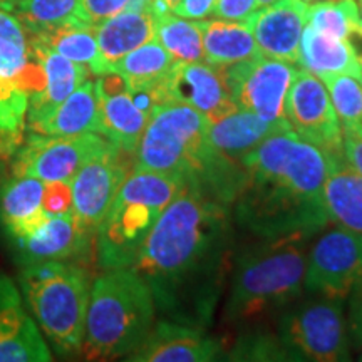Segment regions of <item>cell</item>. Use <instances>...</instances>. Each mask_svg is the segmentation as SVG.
Segmentation results:
<instances>
[{
  "label": "cell",
  "mask_w": 362,
  "mask_h": 362,
  "mask_svg": "<svg viewBox=\"0 0 362 362\" xmlns=\"http://www.w3.org/2000/svg\"><path fill=\"white\" fill-rule=\"evenodd\" d=\"M228 245L226 205L187 178L131 269L148 284L168 320L205 329L218 302Z\"/></svg>",
  "instance_id": "1"
},
{
  "label": "cell",
  "mask_w": 362,
  "mask_h": 362,
  "mask_svg": "<svg viewBox=\"0 0 362 362\" xmlns=\"http://www.w3.org/2000/svg\"><path fill=\"white\" fill-rule=\"evenodd\" d=\"M151 288L133 269H111L90 285L81 354L89 361L128 356L155 325Z\"/></svg>",
  "instance_id": "2"
},
{
  "label": "cell",
  "mask_w": 362,
  "mask_h": 362,
  "mask_svg": "<svg viewBox=\"0 0 362 362\" xmlns=\"http://www.w3.org/2000/svg\"><path fill=\"white\" fill-rule=\"evenodd\" d=\"M305 237L262 240L237 259L225 319L243 322L291 304L304 291Z\"/></svg>",
  "instance_id": "3"
},
{
  "label": "cell",
  "mask_w": 362,
  "mask_h": 362,
  "mask_svg": "<svg viewBox=\"0 0 362 362\" xmlns=\"http://www.w3.org/2000/svg\"><path fill=\"white\" fill-rule=\"evenodd\" d=\"M187 175L136 171L121 185L98 228V260L103 269H131L161 211L178 197Z\"/></svg>",
  "instance_id": "4"
},
{
  "label": "cell",
  "mask_w": 362,
  "mask_h": 362,
  "mask_svg": "<svg viewBox=\"0 0 362 362\" xmlns=\"http://www.w3.org/2000/svg\"><path fill=\"white\" fill-rule=\"evenodd\" d=\"M19 285L33 319L54 351L78 354L93 285L88 272L72 262H39L24 265Z\"/></svg>",
  "instance_id": "5"
},
{
  "label": "cell",
  "mask_w": 362,
  "mask_h": 362,
  "mask_svg": "<svg viewBox=\"0 0 362 362\" xmlns=\"http://www.w3.org/2000/svg\"><path fill=\"white\" fill-rule=\"evenodd\" d=\"M235 202L238 223L262 240L309 238L329 223L322 200L264 176L247 173Z\"/></svg>",
  "instance_id": "6"
},
{
  "label": "cell",
  "mask_w": 362,
  "mask_h": 362,
  "mask_svg": "<svg viewBox=\"0 0 362 362\" xmlns=\"http://www.w3.org/2000/svg\"><path fill=\"white\" fill-rule=\"evenodd\" d=\"M208 126V117L187 104L158 107L133 153V170L194 173L210 149Z\"/></svg>",
  "instance_id": "7"
},
{
  "label": "cell",
  "mask_w": 362,
  "mask_h": 362,
  "mask_svg": "<svg viewBox=\"0 0 362 362\" xmlns=\"http://www.w3.org/2000/svg\"><path fill=\"white\" fill-rule=\"evenodd\" d=\"M336 161L341 160L288 128L269 136L240 163L247 173L280 181L305 197L322 200L324 183Z\"/></svg>",
  "instance_id": "8"
},
{
  "label": "cell",
  "mask_w": 362,
  "mask_h": 362,
  "mask_svg": "<svg viewBox=\"0 0 362 362\" xmlns=\"http://www.w3.org/2000/svg\"><path fill=\"white\" fill-rule=\"evenodd\" d=\"M279 336L300 361L341 362L351 359V341L342 302L319 297L288 310Z\"/></svg>",
  "instance_id": "9"
},
{
  "label": "cell",
  "mask_w": 362,
  "mask_h": 362,
  "mask_svg": "<svg viewBox=\"0 0 362 362\" xmlns=\"http://www.w3.org/2000/svg\"><path fill=\"white\" fill-rule=\"evenodd\" d=\"M218 71L238 107L270 123L287 121L285 99L298 71L296 64L259 56Z\"/></svg>",
  "instance_id": "10"
},
{
  "label": "cell",
  "mask_w": 362,
  "mask_h": 362,
  "mask_svg": "<svg viewBox=\"0 0 362 362\" xmlns=\"http://www.w3.org/2000/svg\"><path fill=\"white\" fill-rule=\"evenodd\" d=\"M362 275V235L337 226L325 232L307 257L304 288L344 302Z\"/></svg>",
  "instance_id": "11"
},
{
  "label": "cell",
  "mask_w": 362,
  "mask_h": 362,
  "mask_svg": "<svg viewBox=\"0 0 362 362\" xmlns=\"http://www.w3.org/2000/svg\"><path fill=\"white\" fill-rule=\"evenodd\" d=\"M111 141L99 133L74 136H44L30 133L17 153L12 173L34 176L44 183L72 181L90 158L107 148Z\"/></svg>",
  "instance_id": "12"
},
{
  "label": "cell",
  "mask_w": 362,
  "mask_h": 362,
  "mask_svg": "<svg viewBox=\"0 0 362 362\" xmlns=\"http://www.w3.org/2000/svg\"><path fill=\"white\" fill-rule=\"evenodd\" d=\"M285 119L298 136L332 158L344 160L342 124L327 89L315 74L297 71L285 99Z\"/></svg>",
  "instance_id": "13"
},
{
  "label": "cell",
  "mask_w": 362,
  "mask_h": 362,
  "mask_svg": "<svg viewBox=\"0 0 362 362\" xmlns=\"http://www.w3.org/2000/svg\"><path fill=\"white\" fill-rule=\"evenodd\" d=\"M129 156L133 155L111 143L72 178V214L88 232L96 235L121 185L128 178Z\"/></svg>",
  "instance_id": "14"
},
{
  "label": "cell",
  "mask_w": 362,
  "mask_h": 362,
  "mask_svg": "<svg viewBox=\"0 0 362 362\" xmlns=\"http://www.w3.org/2000/svg\"><path fill=\"white\" fill-rule=\"evenodd\" d=\"M52 352L13 280L0 270V362H47Z\"/></svg>",
  "instance_id": "15"
},
{
  "label": "cell",
  "mask_w": 362,
  "mask_h": 362,
  "mask_svg": "<svg viewBox=\"0 0 362 362\" xmlns=\"http://www.w3.org/2000/svg\"><path fill=\"white\" fill-rule=\"evenodd\" d=\"M307 8L309 4L304 0H275L248 17L247 22L262 56L298 64Z\"/></svg>",
  "instance_id": "16"
},
{
  "label": "cell",
  "mask_w": 362,
  "mask_h": 362,
  "mask_svg": "<svg viewBox=\"0 0 362 362\" xmlns=\"http://www.w3.org/2000/svg\"><path fill=\"white\" fill-rule=\"evenodd\" d=\"M165 88L171 101L194 107L210 123L238 110L220 71L205 62H175L165 79Z\"/></svg>",
  "instance_id": "17"
},
{
  "label": "cell",
  "mask_w": 362,
  "mask_h": 362,
  "mask_svg": "<svg viewBox=\"0 0 362 362\" xmlns=\"http://www.w3.org/2000/svg\"><path fill=\"white\" fill-rule=\"evenodd\" d=\"M221 342L203 329L161 320L126 361L134 362H210L218 359Z\"/></svg>",
  "instance_id": "18"
},
{
  "label": "cell",
  "mask_w": 362,
  "mask_h": 362,
  "mask_svg": "<svg viewBox=\"0 0 362 362\" xmlns=\"http://www.w3.org/2000/svg\"><path fill=\"white\" fill-rule=\"evenodd\" d=\"M71 211L51 215L37 232L25 238H17V255L21 264H39V262H67L83 255L89 248L90 237Z\"/></svg>",
  "instance_id": "19"
},
{
  "label": "cell",
  "mask_w": 362,
  "mask_h": 362,
  "mask_svg": "<svg viewBox=\"0 0 362 362\" xmlns=\"http://www.w3.org/2000/svg\"><path fill=\"white\" fill-rule=\"evenodd\" d=\"M156 19V13L144 6L126 8L94 27L99 51L94 74L101 76L110 72L111 67L126 54L155 39Z\"/></svg>",
  "instance_id": "20"
},
{
  "label": "cell",
  "mask_w": 362,
  "mask_h": 362,
  "mask_svg": "<svg viewBox=\"0 0 362 362\" xmlns=\"http://www.w3.org/2000/svg\"><path fill=\"white\" fill-rule=\"evenodd\" d=\"M29 45L45 74L44 89L29 98L27 126H33L51 115L59 104L71 96L86 79H89V69L83 64L69 61L34 37H29Z\"/></svg>",
  "instance_id": "21"
},
{
  "label": "cell",
  "mask_w": 362,
  "mask_h": 362,
  "mask_svg": "<svg viewBox=\"0 0 362 362\" xmlns=\"http://www.w3.org/2000/svg\"><path fill=\"white\" fill-rule=\"evenodd\" d=\"M288 128L291 124L287 121L270 123L253 115L252 111L238 107L230 115L210 123L208 143L221 155L232 158L235 161H242L243 156L259 146L269 136Z\"/></svg>",
  "instance_id": "22"
},
{
  "label": "cell",
  "mask_w": 362,
  "mask_h": 362,
  "mask_svg": "<svg viewBox=\"0 0 362 362\" xmlns=\"http://www.w3.org/2000/svg\"><path fill=\"white\" fill-rule=\"evenodd\" d=\"M44 181L34 176H16L4 185L0 193V216L13 240L37 232L51 214L42 208Z\"/></svg>",
  "instance_id": "23"
},
{
  "label": "cell",
  "mask_w": 362,
  "mask_h": 362,
  "mask_svg": "<svg viewBox=\"0 0 362 362\" xmlns=\"http://www.w3.org/2000/svg\"><path fill=\"white\" fill-rule=\"evenodd\" d=\"M298 64L317 78L327 74H351L362 79L361 61L351 39L330 37L309 24L300 39Z\"/></svg>",
  "instance_id": "24"
},
{
  "label": "cell",
  "mask_w": 362,
  "mask_h": 362,
  "mask_svg": "<svg viewBox=\"0 0 362 362\" xmlns=\"http://www.w3.org/2000/svg\"><path fill=\"white\" fill-rule=\"evenodd\" d=\"M198 22L202 30L203 57L206 64L221 69L262 56L247 21L203 19Z\"/></svg>",
  "instance_id": "25"
},
{
  "label": "cell",
  "mask_w": 362,
  "mask_h": 362,
  "mask_svg": "<svg viewBox=\"0 0 362 362\" xmlns=\"http://www.w3.org/2000/svg\"><path fill=\"white\" fill-rule=\"evenodd\" d=\"M30 133L44 136H74L98 133L99 99L94 81L86 79L51 115L29 126Z\"/></svg>",
  "instance_id": "26"
},
{
  "label": "cell",
  "mask_w": 362,
  "mask_h": 362,
  "mask_svg": "<svg viewBox=\"0 0 362 362\" xmlns=\"http://www.w3.org/2000/svg\"><path fill=\"white\" fill-rule=\"evenodd\" d=\"M329 221L362 235V175L346 161H336L322 188Z\"/></svg>",
  "instance_id": "27"
},
{
  "label": "cell",
  "mask_w": 362,
  "mask_h": 362,
  "mask_svg": "<svg viewBox=\"0 0 362 362\" xmlns=\"http://www.w3.org/2000/svg\"><path fill=\"white\" fill-rule=\"evenodd\" d=\"M99 99V129L98 133L110 139L123 151L133 155L149 116L139 110L131 98L129 89L123 93L98 96Z\"/></svg>",
  "instance_id": "28"
},
{
  "label": "cell",
  "mask_w": 362,
  "mask_h": 362,
  "mask_svg": "<svg viewBox=\"0 0 362 362\" xmlns=\"http://www.w3.org/2000/svg\"><path fill=\"white\" fill-rule=\"evenodd\" d=\"M175 62L170 52L156 39H151L119 59L110 72L123 76L129 89H138L165 81Z\"/></svg>",
  "instance_id": "29"
},
{
  "label": "cell",
  "mask_w": 362,
  "mask_h": 362,
  "mask_svg": "<svg viewBox=\"0 0 362 362\" xmlns=\"http://www.w3.org/2000/svg\"><path fill=\"white\" fill-rule=\"evenodd\" d=\"M155 39L176 62H203V45L200 22L176 16L173 12L163 13L156 19Z\"/></svg>",
  "instance_id": "30"
},
{
  "label": "cell",
  "mask_w": 362,
  "mask_h": 362,
  "mask_svg": "<svg viewBox=\"0 0 362 362\" xmlns=\"http://www.w3.org/2000/svg\"><path fill=\"white\" fill-rule=\"evenodd\" d=\"M307 24L330 37L362 35V16L357 0H315L307 8Z\"/></svg>",
  "instance_id": "31"
},
{
  "label": "cell",
  "mask_w": 362,
  "mask_h": 362,
  "mask_svg": "<svg viewBox=\"0 0 362 362\" xmlns=\"http://www.w3.org/2000/svg\"><path fill=\"white\" fill-rule=\"evenodd\" d=\"M30 37L47 45L49 49L69 59V61L86 66L93 74L96 71L99 51L94 27L84 24H66L45 34L30 35Z\"/></svg>",
  "instance_id": "32"
},
{
  "label": "cell",
  "mask_w": 362,
  "mask_h": 362,
  "mask_svg": "<svg viewBox=\"0 0 362 362\" xmlns=\"http://www.w3.org/2000/svg\"><path fill=\"white\" fill-rule=\"evenodd\" d=\"M11 12L30 35L45 34L66 24H79V0H19Z\"/></svg>",
  "instance_id": "33"
},
{
  "label": "cell",
  "mask_w": 362,
  "mask_h": 362,
  "mask_svg": "<svg viewBox=\"0 0 362 362\" xmlns=\"http://www.w3.org/2000/svg\"><path fill=\"white\" fill-rule=\"evenodd\" d=\"M327 89L342 128L362 131V79L351 74L319 78Z\"/></svg>",
  "instance_id": "34"
},
{
  "label": "cell",
  "mask_w": 362,
  "mask_h": 362,
  "mask_svg": "<svg viewBox=\"0 0 362 362\" xmlns=\"http://www.w3.org/2000/svg\"><path fill=\"white\" fill-rule=\"evenodd\" d=\"M228 359L232 361H300L280 336L250 334L235 344Z\"/></svg>",
  "instance_id": "35"
},
{
  "label": "cell",
  "mask_w": 362,
  "mask_h": 362,
  "mask_svg": "<svg viewBox=\"0 0 362 362\" xmlns=\"http://www.w3.org/2000/svg\"><path fill=\"white\" fill-rule=\"evenodd\" d=\"M136 2L138 0H79L78 22L96 27L116 13L136 7Z\"/></svg>",
  "instance_id": "36"
},
{
  "label": "cell",
  "mask_w": 362,
  "mask_h": 362,
  "mask_svg": "<svg viewBox=\"0 0 362 362\" xmlns=\"http://www.w3.org/2000/svg\"><path fill=\"white\" fill-rule=\"evenodd\" d=\"M42 208L51 215L67 214L72 210V189L69 181L44 183Z\"/></svg>",
  "instance_id": "37"
},
{
  "label": "cell",
  "mask_w": 362,
  "mask_h": 362,
  "mask_svg": "<svg viewBox=\"0 0 362 362\" xmlns=\"http://www.w3.org/2000/svg\"><path fill=\"white\" fill-rule=\"evenodd\" d=\"M257 8H260L259 0H216L211 17L221 21L245 22Z\"/></svg>",
  "instance_id": "38"
},
{
  "label": "cell",
  "mask_w": 362,
  "mask_h": 362,
  "mask_svg": "<svg viewBox=\"0 0 362 362\" xmlns=\"http://www.w3.org/2000/svg\"><path fill=\"white\" fill-rule=\"evenodd\" d=\"M349 319H347V332L357 349H362V275L351 291Z\"/></svg>",
  "instance_id": "39"
},
{
  "label": "cell",
  "mask_w": 362,
  "mask_h": 362,
  "mask_svg": "<svg viewBox=\"0 0 362 362\" xmlns=\"http://www.w3.org/2000/svg\"><path fill=\"white\" fill-rule=\"evenodd\" d=\"M342 156L352 170L362 175V131L342 128Z\"/></svg>",
  "instance_id": "40"
},
{
  "label": "cell",
  "mask_w": 362,
  "mask_h": 362,
  "mask_svg": "<svg viewBox=\"0 0 362 362\" xmlns=\"http://www.w3.org/2000/svg\"><path fill=\"white\" fill-rule=\"evenodd\" d=\"M215 4L216 0H180L178 6L171 12L189 21H203L211 17Z\"/></svg>",
  "instance_id": "41"
},
{
  "label": "cell",
  "mask_w": 362,
  "mask_h": 362,
  "mask_svg": "<svg viewBox=\"0 0 362 362\" xmlns=\"http://www.w3.org/2000/svg\"><path fill=\"white\" fill-rule=\"evenodd\" d=\"M180 0H149L148 7L156 13V17L163 16V13H168L178 6Z\"/></svg>",
  "instance_id": "42"
},
{
  "label": "cell",
  "mask_w": 362,
  "mask_h": 362,
  "mask_svg": "<svg viewBox=\"0 0 362 362\" xmlns=\"http://www.w3.org/2000/svg\"><path fill=\"white\" fill-rule=\"evenodd\" d=\"M19 2V0H0V8H4V11H12V7L16 6V4Z\"/></svg>",
  "instance_id": "43"
},
{
  "label": "cell",
  "mask_w": 362,
  "mask_h": 362,
  "mask_svg": "<svg viewBox=\"0 0 362 362\" xmlns=\"http://www.w3.org/2000/svg\"><path fill=\"white\" fill-rule=\"evenodd\" d=\"M272 2H275V0H259L260 7H264V6H269V4H272Z\"/></svg>",
  "instance_id": "44"
},
{
  "label": "cell",
  "mask_w": 362,
  "mask_h": 362,
  "mask_svg": "<svg viewBox=\"0 0 362 362\" xmlns=\"http://www.w3.org/2000/svg\"><path fill=\"white\" fill-rule=\"evenodd\" d=\"M357 4H359V8H361V16H362V0H357Z\"/></svg>",
  "instance_id": "45"
},
{
  "label": "cell",
  "mask_w": 362,
  "mask_h": 362,
  "mask_svg": "<svg viewBox=\"0 0 362 362\" xmlns=\"http://www.w3.org/2000/svg\"><path fill=\"white\" fill-rule=\"evenodd\" d=\"M304 2H307V4H310V2H315V0H304Z\"/></svg>",
  "instance_id": "46"
},
{
  "label": "cell",
  "mask_w": 362,
  "mask_h": 362,
  "mask_svg": "<svg viewBox=\"0 0 362 362\" xmlns=\"http://www.w3.org/2000/svg\"><path fill=\"white\" fill-rule=\"evenodd\" d=\"M359 61H361V69H362V57H359Z\"/></svg>",
  "instance_id": "47"
},
{
  "label": "cell",
  "mask_w": 362,
  "mask_h": 362,
  "mask_svg": "<svg viewBox=\"0 0 362 362\" xmlns=\"http://www.w3.org/2000/svg\"><path fill=\"white\" fill-rule=\"evenodd\" d=\"M359 361H362V352H361V356H359Z\"/></svg>",
  "instance_id": "48"
},
{
  "label": "cell",
  "mask_w": 362,
  "mask_h": 362,
  "mask_svg": "<svg viewBox=\"0 0 362 362\" xmlns=\"http://www.w3.org/2000/svg\"><path fill=\"white\" fill-rule=\"evenodd\" d=\"M0 139H2V131H0Z\"/></svg>",
  "instance_id": "49"
}]
</instances>
